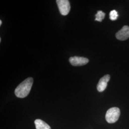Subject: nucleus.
Masks as SVG:
<instances>
[{
  "mask_svg": "<svg viewBox=\"0 0 129 129\" xmlns=\"http://www.w3.org/2000/svg\"><path fill=\"white\" fill-rule=\"evenodd\" d=\"M33 83V79L28 78L20 84L15 90L16 96L19 98H24L27 96L31 90Z\"/></svg>",
  "mask_w": 129,
  "mask_h": 129,
  "instance_id": "1",
  "label": "nucleus"
},
{
  "mask_svg": "<svg viewBox=\"0 0 129 129\" xmlns=\"http://www.w3.org/2000/svg\"><path fill=\"white\" fill-rule=\"evenodd\" d=\"M120 111L119 108L113 107L109 109L106 112L105 119L109 123H113L116 122L120 117Z\"/></svg>",
  "mask_w": 129,
  "mask_h": 129,
  "instance_id": "2",
  "label": "nucleus"
},
{
  "mask_svg": "<svg viewBox=\"0 0 129 129\" xmlns=\"http://www.w3.org/2000/svg\"><path fill=\"white\" fill-rule=\"evenodd\" d=\"M60 14L63 15H67L70 10V5L68 0H57L56 1Z\"/></svg>",
  "mask_w": 129,
  "mask_h": 129,
  "instance_id": "3",
  "label": "nucleus"
},
{
  "mask_svg": "<svg viewBox=\"0 0 129 129\" xmlns=\"http://www.w3.org/2000/svg\"><path fill=\"white\" fill-rule=\"evenodd\" d=\"M69 62L73 66H81L86 64L89 61L88 58L84 57L75 56L71 57L69 58Z\"/></svg>",
  "mask_w": 129,
  "mask_h": 129,
  "instance_id": "4",
  "label": "nucleus"
},
{
  "mask_svg": "<svg viewBox=\"0 0 129 129\" xmlns=\"http://www.w3.org/2000/svg\"><path fill=\"white\" fill-rule=\"evenodd\" d=\"M116 37L117 39L124 41L129 38V26L125 25L116 34Z\"/></svg>",
  "mask_w": 129,
  "mask_h": 129,
  "instance_id": "5",
  "label": "nucleus"
},
{
  "mask_svg": "<svg viewBox=\"0 0 129 129\" xmlns=\"http://www.w3.org/2000/svg\"><path fill=\"white\" fill-rule=\"evenodd\" d=\"M110 79V76L109 75H106L100 79L99 82L97 85V90L99 92L103 91L107 86L108 82Z\"/></svg>",
  "mask_w": 129,
  "mask_h": 129,
  "instance_id": "6",
  "label": "nucleus"
},
{
  "mask_svg": "<svg viewBox=\"0 0 129 129\" xmlns=\"http://www.w3.org/2000/svg\"><path fill=\"white\" fill-rule=\"evenodd\" d=\"M35 124L37 129H51L49 125L40 119L35 120Z\"/></svg>",
  "mask_w": 129,
  "mask_h": 129,
  "instance_id": "7",
  "label": "nucleus"
},
{
  "mask_svg": "<svg viewBox=\"0 0 129 129\" xmlns=\"http://www.w3.org/2000/svg\"><path fill=\"white\" fill-rule=\"evenodd\" d=\"M105 14L102 11H98L97 14L95 15V20L99 22H102V20L104 18Z\"/></svg>",
  "mask_w": 129,
  "mask_h": 129,
  "instance_id": "8",
  "label": "nucleus"
},
{
  "mask_svg": "<svg viewBox=\"0 0 129 129\" xmlns=\"http://www.w3.org/2000/svg\"><path fill=\"white\" fill-rule=\"evenodd\" d=\"M118 17V14L117 12L115 10H112L110 13V19L112 21H115L117 20Z\"/></svg>",
  "mask_w": 129,
  "mask_h": 129,
  "instance_id": "9",
  "label": "nucleus"
},
{
  "mask_svg": "<svg viewBox=\"0 0 129 129\" xmlns=\"http://www.w3.org/2000/svg\"><path fill=\"white\" fill-rule=\"evenodd\" d=\"M2 20H0V26L2 25Z\"/></svg>",
  "mask_w": 129,
  "mask_h": 129,
  "instance_id": "10",
  "label": "nucleus"
}]
</instances>
